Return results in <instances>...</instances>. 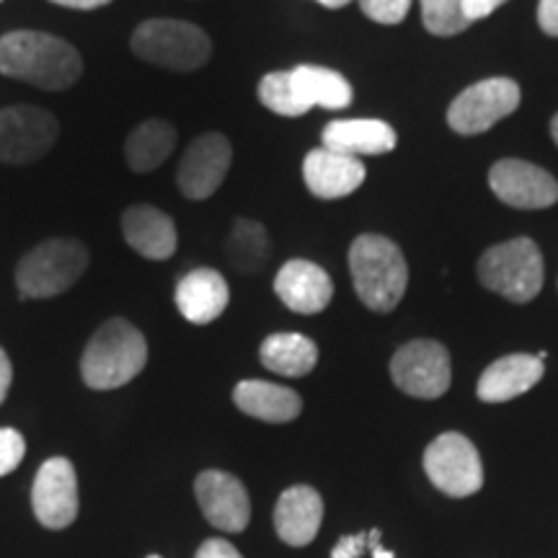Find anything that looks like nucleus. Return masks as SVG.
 <instances>
[{"label":"nucleus","mask_w":558,"mask_h":558,"mask_svg":"<svg viewBox=\"0 0 558 558\" xmlns=\"http://www.w3.org/2000/svg\"><path fill=\"white\" fill-rule=\"evenodd\" d=\"M88 269V251L78 241L52 239L39 243L16 269V284L24 298H52L73 288Z\"/></svg>","instance_id":"nucleus-6"},{"label":"nucleus","mask_w":558,"mask_h":558,"mask_svg":"<svg viewBox=\"0 0 558 558\" xmlns=\"http://www.w3.org/2000/svg\"><path fill=\"white\" fill-rule=\"evenodd\" d=\"M488 186L497 199L518 209H546L558 202V181L541 166L507 158L492 166Z\"/></svg>","instance_id":"nucleus-11"},{"label":"nucleus","mask_w":558,"mask_h":558,"mask_svg":"<svg viewBox=\"0 0 558 558\" xmlns=\"http://www.w3.org/2000/svg\"><path fill=\"white\" fill-rule=\"evenodd\" d=\"M390 378L414 399H439L452 380L448 349L429 339L409 341L390 360Z\"/></svg>","instance_id":"nucleus-8"},{"label":"nucleus","mask_w":558,"mask_h":558,"mask_svg":"<svg viewBox=\"0 0 558 558\" xmlns=\"http://www.w3.org/2000/svg\"><path fill=\"white\" fill-rule=\"evenodd\" d=\"M230 158H233V150H230L226 135H220V132L199 135L190 148H186L184 158H181L179 163V192L184 194L186 199L213 197L228 177Z\"/></svg>","instance_id":"nucleus-12"},{"label":"nucleus","mask_w":558,"mask_h":558,"mask_svg":"<svg viewBox=\"0 0 558 558\" xmlns=\"http://www.w3.org/2000/svg\"><path fill=\"white\" fill-rule=\"evenodd\" d=\"M228 303V282L215 269H194L177 288V308L194 326L213 324L226 313Z\"/></svg>","instance_id":"nucleus-19"},{"label":"nucleus","mask_w":558,"mask_h":558,"mask_svg":"<svg viewBox=\"0 0 558 558\" xmlns=\"http://www.w3.org/2000/svg\"><path fill=\"white\" fill-rule=\"evenodd\" d=\"M275 292L290 311L313 316V313H320L331 303L333 282L318 264L292 259L277 271Z\"/></svg>","instance_id":"nucleus-16"},{"label":"nucleus","mask_w":558,"mask_h":558,"mask_svg":"<svg viewBox=\"0 0 558 558\" xmlns=\"http://www.w3.org/2000/svg\"><path fill=\"white\" fill-rule=\"evenodd\" d=\"M132 52L140 60L169 70H197L207 65L213 45L199 26L173 19H153L132 34Z\"/></svg>","instance_id":"nucleus-5"},{"label":"nucleus","mask_w":558,"mask_h":558,"mask_svg":"<svg viewBox=\"0 0 558 558\" xmlns=\"http://www.w3.org/2000/svg\"><path fill=\"white\" fill-rule=\"evenodd\" d=\"M37 520L50 530H62L78 514V478L68 458H50L41 465L32 488Z\"/></svg>","instance_id":"nucleus-13"},{"label":"nucleus","mask_w":558,"mask_h":558,"mask_svg":"<svg viewBox=\"0 0 558 558\" xmlns=\"http://www.w3.org/2000/svg\"><path fill=\"white\" fill-rule=\"evenodd\" d=\"M349 271L360 300L375 313H390L407 292V259L386 235H360L349 248Z\"/></svg>","instance_id":"nucleus-2"},{"label":"nucleus","mask_w":558,"mask_h":558,"mask_svg":"<svg viewBox=\"0 0 558 558\" xmlns=\"http://www.w3.org/2000/svg\"><path fill=\"white\" fill-rule=\"evenodd\" d=\"M546 365L535 354H509L492 362L478 380V399L484 403H505L538 386Z\"/></svg>","instance_id":"nucleus-18"},{"label":"nucleus","mask_w":558,"mask_h":558,"mask_svg":"<svg viewBox=\"0 0 558 558\" xmlns=\"http://www.w3.org/2000/svg\"><path fill=\"white\" fill-rule=\"evenodd\" d=\"M520 86L509 78H486L456 96L448 109V124L458 135H481L520 107Z\"/></svg>","instance_id":"nucleus-9"},{"label":"nucleus","mask_w":558,"mask_h":558,"mask_svg":"<svg viewBox=\"0 0 558 558\" xmlns=\"http://www.w3.org/2000/svg\"><path fill=\"white\" fill-rule=\"evenodd\" d=\"M478 279L484 288L509 303H530L543 288V254L530 239H512L492 246L478 259Z\"/></svg>","instance_id":"nucleus-4"},{"label":"nucleus","mask_w":558,"mask_h":558,"mask_svg":"<svg viewBox=\"0 0 558 558\" xmlns=\"http://www.w3.org/2000/svg\"><path fill=\"white\" fill-rule=\"evenodd\" d=\"M262 362L284 378H303L316 367L318 347L303 333H271L262 344Z\"/></svg>","instance_id":"nucleus-24"},{"label":"nucleus","mask_w":558,"mask_h":558,"mask_svg":"<svg viewBox=\"0 0 558 558\" xmlns=\"http://www.w3.org/2000/svg\"><path fill=\"white\" fill-rule=\"evenodd\" d=\"M290 81L295 86L298 96L308 107L324 109H347L354 99V90L349 86L344 75L337 70L318 68V65H300L290 70Z\"/></svg>","instance_id":"nucleus-23"},{"label":"nucleus","mask_w":558,"mask_h":558,"mask_svg":"<svg viewBox=\"0 0 558 558\" xmlns=\"http://www.w3.org/2000/svg\"><path fill=\"white\" fill-rule=\"evenodd\" d=\"M550 135H554V143L558 145V114L554 117V122H550Z\"/></svg>","instance_id":"nucleus-37"},{"label":"nucleus","mask_w":558,"mask_h":558,"mask_svg":"<svg viewBox=\"0 0 558 558\" xmlns=\"http://www.w3.org/2000/svg\"><path fill=\"white\" fill-rule=\"evenodd\" d=\"M83 60L73 45L45 32H11L0 39V73L37 88L62 90L81 78Z\"/></svg>","instance_id":"nucleus-1"},{"label":"nucleus","mask_w":558,"mask_h":558,"mask_svg":"<svg viewBox=\"0 0 558 558\" xmlns=\"http://www.w3.org/2000/svg\"><path fill=\"white\" fill-rule=\"evenodd\" d=\"M324 522V499L316 488L292 486L282 492L275 507V530L288 546H308Z\"/></svg>","instance_id":"nucleus-17"},{"label":"nucleus","mask_w":558,"mask_h":558,"mask_svg":"<svg viewBox=\"0 0 558 558\" xmlns=\"http://www.w3.org/2000/svg\"><path fill=\"white\" fill-rule=\"evenodd\" d=\"M367 171L360 158L344 156L331 148H316L305 156L303 179L318 199H341L357 192Z\"/></svg>","instance_id":"nucleus-15"},{"label":"nucleus","mask_w":558,"mask_h":558,"mask_svg":"<svg viewBox=\"0 0 558 558\" xmlns=\"http://www.w3.org/2000/svg\"><path fill=\"white\" fill-rule=\"evenodd\" d=\"M58 120L37 107H11L0 111V163H34L58 140Z\"/></svg>","instance_id":"nucleus-10"},{"label":"nucleus","mask_w":558,"mask_h":558,"mask_svg":"<svg viewBox=\"0 0 558 558\" xmlns=\"http://www.w3.org/2000/svg\"><path fill=\"white\" fill-rule=\"evenodd\" d=\"M538 24L548 37H558V0H541Z\"/></svg>","instance_id":"nucleus-33"},{"label":"nucleus","mask_w":558,"mask_h":558,"mask_svg":"<svg viewBox=\"0 0 558 558\" xmlns=\"http://www.w3.org/2000/svg\"><path fill=\"white\" fill-rule=\"evenodd\" d=\"M399 145L396 130L383 120H339L326 124L324 148L344 156H383Z\"/></svg>","instance_id":"nucleus-21"},{"label":"nucleus","mask_w":558,"mask_h":558,"mask_svg":"<svg viewBox=\"0 0 558 558\" xmlns=\"http://www.w3.org/2000/svg\"><path fill=\"white\" fill-rule=\"evenodd\" d=\"M11 378H13L11 360H9V354H5L3 349H0V403H3V401H5V396H9Z\"/></svg>","instance_id":"nucleus-34"},{"label":"nucleus","mask_w":558,"mask_h":558,"mask_svg":"<svg viewBox=\"0 0 558 558\" xmlns=\"http://www.w3.org/2000/svg\"><path fill=\"white\" fill-rule=\"evenodd\" d=\"M259 101L279 117H300L311 107L298 96L290 73H269L259 83Z\"/></svg>","instance_id":"nucleus-27"},{"label":"nucleus","mask_w":558,"mask_h":558,"mask_svg":"<svg viewBox=\"0 0 558 558\" xmlns=\"http://www.w3.org/2000/svg\"><path fill=\"white\" fill-rule=\"evenodd\" d=\"M228 262L241 275H256L269 259L267 228L256 220H239L228 239Z\"/></svg>","instance_id":"nucleus-26"},{"label":"nucleus","mask_w":558,"mask_h":558,"mask_svg":"<svg viewBox=\"0 0 558 558\" xmlns=\"http://www.w3.org/2000/svg\"><path fill=\"white\" fill-rule=\"evenodd\" d=\"M52 3H58V5H65V9L90 11V9H101V5H107L109 0H52Z\"/></svg>","instance_id":"nucleus-35"},{"label":"nucleus","mask_w":558,"mask_h":558,"mask_svg":"<svg viewBox=\"0 0 558 558\" xmlns=\"http://www.w3.org/2000/svg\"><path fill=\"white\" fill-rule=\"evenodd\" d=\"M124 239L140 256L153 262H163L177 251V226L166 213L150 205H135L122 218Z\"/></svg>","instance_id":"nucleus-20"},{"label":"nucleus","mask_w":558,"mask_h":558,"mask_svg":"<svg viewBox=\"0 0 558 558\" xmlns=\"http://www.w3.org/2000/svg\"><path fill=\"white\" fill-rule=\"evenodd\" d=\"M194 494L207 522L222 533H241L251 522V499L246 486L233 473L205 471L194 481Z\"/></svg>","instance_id":"nucleus-14"},{"label":"nucleus","mask_w":558,"mask_h":558,"mask_svg":"<svg viewBox=\"0 0 558 558\" xmlns=\"http://www.w3.org/2000/svg\"><path fill=\"white\" fill-rule=\"evenodd\" d=\"M465 0H422V21L435 37H456L471 21L463 16Z\"/></svg>","instance_id":"nucleus-28"},{"label":"nucleus","mask_w":558,"mask_h":558,"mask_svg":"<svg viewBox=\"0 0 558 558\" xmlns=\"http://www.w3.org/2000/svg\"><path fill=\"white\" fill-rule=\"evenodd\" d=\"M233 401L243 414L269 424H284L300 416L303 401L295 390L267 380H243L233 390Z\"/></svg>","instance_id":"nucleus-22"},{"label":"nucleus","mask_w":558,"mask_h":558,"mask_svg":"<svg viewBox=\"0 0 558 558\" xmlns=\"http://www.w3.org/2000/svg\"><path fill=\"white\" fill-rule=\"evenodd\" d=\"M148 558H163V556H156V554H153V556H148Z\"/></svg>","instance_id":"nucleus-38"},{"label":"nucleus","mask_w":558,"mask_h":558,"mask_svg":"<svg viewBox=\"0 0 558 558\" xmlns=\"http://www.w3.org/2000/svg\"><path fill=\"white\" fill-rule=\"evenodd\" d=\"M424 473L452 499L471 497L484 486V465L476 445L460 432H445L424 450Z\"/></svg>","instance_id":"nucleus-7"},{"label":"nucleus","mask_w":558,"mask_h":558,"mask_svg":"<svg viewBox=\"0 0 558 558\" xmlns=\"http://www.w3.org/2000/svg\"><path fill=\"white\" fill-rule=\"evenodd\" d=\"M26 442L16 429H0V476H9L11 471L19 469V463L24 460Z\"/></svg>","instance_id":"nucleus-30"},{"label":"nucleus","mask_w":558,"mask_h":558,"mask_svg":"<svg viewBox=\"0 0 558 558\" xmlns=\"http://www.w3.org/2000/svg\"><path fill=\"white\" fill-rule=\"evenodd\" d=\"M177 148V130L166 120H148L130 132L124 156L132 171L145 173L158 169Z\"/></svg>","instance_id":"nucleus-25"},{"label":"nucleus","mask_w":558,"mask_h":558,"mask_svg":"<svg viewBox=\"0 0 558 558\" xmlns=\"http://www.w3.org/2000/svg\"><path fill=\"white\" fill-rule=\"evenodd\" d=\"M360 9L375 24H401L411 9V0H360Z\"/></svg>","instance_id":"nucleus-29"},{"label":"nucleus","mask_w":558,"mask_h":558,"mask_svg":"<svg viewBox=\"0 0 558 558\" xmlns=\"http://www.w3.org/2000/svg\"><path fill=\"white\" fill-rule=\"evenodd\" d=\"M194 558H243L241 550L233 546V543L222 541V538H209L199 546L197 556Z\"/></svg>","instance_id":"nucleus-31"},{"label":"nucleus","mask_w":558,"mask_h":558,"mask_svg":"<svg viewBox=\"0 0 558 558\" xmlns=\"http://www.w3.org/2000/svg\"><path fill=\"white\" fill-rule=\"evenodd\" d=\"M507 0H465L463 3V16L471 21H481L486 16H492L494 11L499 9V5H505Z\"/></svg>","instance_id":"nucleus-32"},{"label":"nucleus","mask_w":558,"mask_h":558,"mask_svg":"<svg viewBox=\"0 0 558 558\" xmlns=\"http://www.w3.org/2000/svg\"><path fill=\"white\" fill-rule=\"evenodd\" d=\"M148 344L130 320L111 318L94 333L81 360V373L88 388L111 390L128 386L143 373Z\"/></svg>","instance_id":"nucleus-3"},{"label":"nucleus","mask_w":558,"mask_h":558,"mask_svg":"<svg viewBox=\"0 0 558 558\" xmlns=\"http://www.w3.org/2000/svg\"><path fill=\"white\" fill-rule=\"evenodd\" d=\"M320 5H326V9H344L347 3H352V0H318Z\"/></svg>","instance_id":"nucleus-36"}]
</instances>
